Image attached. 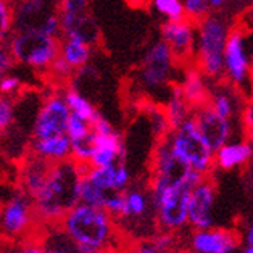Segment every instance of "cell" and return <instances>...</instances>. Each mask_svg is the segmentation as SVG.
Returning a JSON list of instances; mask_svg holds the SVG:
<instances>
[{
	"instance_id": "cell-1",
	"label": "cell",
	"mask_w": 253,
	"mask_h": 253,
	"mask_svg": "<svg viewBox=\"0 0 253 253\" xmlns=\"http://www.w3.org/2000/svg\"><path fill=\"white\" fill-rule=\"evenodd\" d=\"M86 164L73 159L51 164V169L34 199L37 218L43 227L60 224L67 214L81 204V185L88 170Z\"/></svg>"
},
{
	"instance_id": "cell-2",
	"label": "cell",
	"mask_w": 253,
	"mask_h": 253,
	"mask_svg": "<svg viewBox=\"0 0 253 253\" xmlns=\"http://www.w3.org/2000/svg\"><path fill=\"white\" fill-rule=\"evenodd\" d=\"M57 225L79 253H113L121 244L116 219L102 207L81 202Z\"/></svg>"
},
{
	"instance_id": "cell-3",
	"label": "cell",
	"mask_w": 253,
	"mask_h": 253,
	"mask_svg": "<svg viewBox=\"0 0 253 253\" xmlns=\"http://www.w3.org/2000/svg\"><path fill=\"white\" fill-rule=\"evenodd\" d=\"M232 30L229 20L213 11L196 23L195 65L209 81L224 78V51Z\"/></svg>"
},
{
	"instance_id": "cell-4",
	"label": "cell",
	"mask_w": 253,
	"mask_h": 253,
	"mask_svg": "<svg viewBox=\"0 0 253 253\" xmlns=\"http://www.w3.org/2000/svg\"><path fill=\"white\" fill-rule=\"evenodd\" d=\"M6 48L19 63L48 73L60 54V39L43 34L39 28L16 30L6 39Z\"/></svg>"
},
{
	"instance_id": "cell-5",
	"label": "cell",
	"mask_w": 253,
	"mask_h": 253,
	"mask_svg": "<svg viewBox=\"0 0 253 253\" xmlns=\"http://www.w3.org/2000/svg\"><path fill=\"white\" fill-rule=\"evenodd\" d=\"M2 235L6 243H23L31 238H39L37 230L43 229L34 206V199L17 188L2 206Z\"/></svg>"
},
{
	"instance_id": "cell-6",
	"label": "cell",
	"mask_w": 253,
	"mask_h": 253,
	"mask_svg": "<svg viewBox=\"0 0 253 253\" xmlns=\"http://www.w3.org/2000/svg\"><path fill=\"white\" fill-rule=\"evenodd\" d=\"M171 150L187 166L202 176H210L214 169V151L202 137L193 118L173 128L169 136Z\"/></svg>"
},
{
	"instance_id": "cell-7",
	"label": "cell",
	"mask_w": 253,
	"mask_h": 253,
	"mask_svg": "<svg viewBox=\"0 0 253 253\" xmlns=\"http://www.w3.org/2000/svg\"><path fill=\"white\" fill-rule=\"evenodd\" d=\"M202 178H206V176L192 170L182 159L174 155L167 136L164 139H159L153 151V159H151V193L187 184L196 185Z\"/></svg>"
},
{
	"instance_id": "cell-8",
	"label": "cell",
	"mask_w": 253,
	"mask_h": 253,
	"mask_svg": "<svg viewBox=\"0 0 253 253\" xmlns=\"http://www.w3.org/2000/svg\"><path fill=\"white\" fill-rule=\"evenodd\" d=\"M195 185H179L151 193L161 232L174 233L188 224V202Z\"/></svg>"
},
{
	"instance_id": "cell-9",
	"label": "cell",
	"mask_w": 253,
	"mask_h": 253,
	"mask_svg": "<svg viewBox=\"0 0 253 253\" xmlns=\"http://www.w3.org/2000/svg\"><path fill=\"white\" fill-rule=\"evenodd\" d=\"M178 68L169 45L159 41L144 54L139 65V81L148 91H159L171 84L173 71Z\"/></svg>"
},
{
	"instance_id": "cell-10",
	"label": "cell",
	"mask_w": 253,
	"mask_h": 253,
	"mask_svg": "<svg viewBox=\"0 0 253 253\" xmlns=\"http://www.w3.org/2000/svg\"><path fill=\"white\" fill-rule=\"evenodd\" d=\"M71 110L63 93H53L42 102L33 125L31 139H49L67 134Z\"/></svg>"
},
{
	"instance_id": "cell-11",
	"label": "cell",
	"mask_w": 253,
	"mask_h": 253,
	"mask_svg": "<svg viewBox=\"0 0 253 253\" xmlns=\"http://www.w3.org/2000/svg\"><path fill=\"white\" fill-rule=\"evenodd\" d=\"M162 41L171 49L178 67H187L195 63L196 53V23L190 19L178 22H166L161 27Z\"/></svg>"
},
{
	"instance_id": "cell-12",
	"label": "cell",
	"mask_w": 253,
	"mask_h": 253,
	"mask_svg": "<svg viewBox=\"0 0 253 253\" xmlns=\"http://www.w3.org/2000/svg\"><path fill=\"white\" fill-rule=\"evenodd\" d=\"M250 59L246 49L243 28H233L224 51V78L230 85L241 88L250 79Z\"/></svg>"
},
{
	"instance_id": "cell-13",
	"label": "cell",
	"mask_w": 253,
	"mask_h": 253,
	"mask_svg": "<svg viewBox=\"0 0 253 253\" xmlns=\"http://www.w3.org/2000/svg\"><path fill=\"white\" fill-rule=\"evenodd\" d=\"M214 199H216V187L211 176H206L193 187L188 202V225L193 230L209 229L213 225Z\"/></svg>"
},
{
	"instance_id": "cell-14",
	"label": "cell",
	"mask_w": 253,
	"mask_h": 253,
	"mask_svg": "<svg viewBox=\"0 0 253 253\" xmlns=\"http://www.w3.org/2000/svg\"><path fill=\"white\" fill-rule=\"evenodd\" d=\"M192 118L195 119L202 137L206 139V142L214 153H216L222 145L230 142L232 134H233L232 121L218 115L209 104L195 108Z\"/></svg>"
},
{
	"instance_id": "cell-15",
	"label": "cell",
	"mask_w": 253,
	"mask_h": 253,
	"mask_svg": "<svg viewBox=\"0 0 253 253\" xmlns=\"http://www.w3.org/2000/svg\"><path fill=\"white\" fill-rule=\"evenodd\" d=\"M239 244V235L225 227H209L193 230L190 235V250L196 253H233Z\"/></svg>"
},
{
	"instance_id": "cell-16",
	"label": "cell",
	"mask_w": 253,
	"mask_h": 253,
	"mask_svg": "<svg viewBox=\"0 0 253 253\" xmlns=\"http://www.w3.org/2000/svg\"><path fill=\"white\" fill-rule=\"evenodd\" d=\"M94 151L90 159V167H108L119 162H125V145L122 136L113 130L110 133L93 131Z\"/></svg>"
},
{
	"instance_id": "cell-17",
	"label": "cell",
	"mask_w": 253,
	"mask_h": 253,
	"mask_svg": "<svg viewBox=\"0 0 253 253\" xmlns=\"http://www.w3.org/2000/svg\"><path fill=\"white\" fill-rule=\"evenodd\" d=\"M85 176L96 187L107 193H122L128 190L131 176L125 162L115 164L108 167H88Z\"/></svg>"
},
{
	"instance_id": "cell-18",
	"label": "cell",
	"mask_w": 253,
	"mask_h": 253,
	"mask_svg": "<svg viewBox=\"0 0 253 253\" xmlns=\"http://www.w3.org/2000/svg\"><path fill=\"white\" fill-rule=\"evenodd\" d=\"M49 169H51V162L30 153V156L22 164L19 173V188L31 198H34L45 184Z\"/></svg>"
},
{
	"instance_id": "cell-19",
	"label": "cell",
	"mask_w": 253,
	"mask_h": 253,
	"mask_svg": "<svg viewBox=\"0 0 253 253\" xmlns=\"http://www.w3.org/2000/svg\"><path fill=\"white\" fill-rule=\"evenodd\" d=\"M207 81L209 79L201 73V70L195 63H190V65L184 67L181 88H182V93L187 99V102L193 110L209 104L211 88L209 86Z\"/></svg>"
},
{
	"instance_id": "cell-20",
	"label": "cell",
	"mask_w": 253,
	"mask_h": 253,
	"mask_svg": "<svg viewBox=\"0 0 253 253\" xmlns=\"http://www.w3.org/2000/svg\"><path fill=\"white\" fill-rule=\"evenodd\" d=\"M60 22L63 39L81 41L88 45H94L99 42V28L88 12L81 16H60Z\"/></svg>"
},
{
	"instance_id": "cell-21",
	"label": "cell",
	"mask_w": 253,
	"mask_h": 253,
	"mask_svg": "<svg viewBox=\"0 0 253 253\" xmlns=\"http://www.w3.org/2000/svg\"><path fill=\"white\" fill-rule=\"evenodd\" d=\"M71 144L73 142L68 134L49 139H31L30 153L51 164H56L71 159Z\"/></svg>"
},
{
	"instance_id": "cell-22",
	"label": "cell",
	"mask_w": 253,
	"mask_h": 253,
	"mask_svg": "<svg viewBox=\"0 0 253 253\" xmlns=\"http://www.w3.org/2000/svg\"><path fill=\"white\" fill-rule=\"evenodd\" d=\"M253 158V144L247 141L227 142L214 153V167L221 170H235L243 167Z\"/></svg>"
},
{
	"instance_id": "cell-23",
	"label": "cell",
	"mask_w": 253,
	"mask_h": 253,
	"mask_svg": "<svg viewBox=\"0 0 253 253\" xmlns=\"http://www.w3.org/2000/svg\"><path fill=\"white\" fill-rule=\"evenodd\" d=\"M238 88L230 85V84H222L216 85L210 90V97H209V105L221 115L225 119L233 121V118L238 113V100L239 96L236 93Z\"/></svg>"
},
{
	"instance_id": "cell-24",
	"label": "cell",
	"mask_w": 253,
	"mask_h": 253,
	"mask_svg": "<svg viewBox=\"0 0 253 253\" xmlns=\"http://www.w3.org/2000/svg\"><path fill=\"white\" fill-rule=\"evenodd\" d=\"M164 111H166V116L170 122L171 130L176 128V126H179L181 124H184L188 118H192L193 108L187 102V99L182 93L181 84H171Z\"/></svg>"
},
{
	"instance_id": "cell-25",
	"label": "cell",
	"mask_w": 253,
	"mask_h": 253,
	"mask_svg": "<svg viewBox=\"0 0 253 253\" xmlns=\"http://www.w3.org/2000/svg\"><path fill=\"white\" fill-rule=\"evenodd\" d=\"M60 56L74 70H81L88 65V60L91 57V45L74 39H63L60 41Z\"/></svg>"
},
{
	"instance_id": "cell-26",
	"label": "cell",
	"mask_w": 253,
	"mask_h": 253,
	"mask_svg": "<svg viewBox=\"0 0 253 253\" xmlns=\"http://www.w3.org/2000/svg\"><path fill=\"white\" fill-rule=\"evenodd\" d=\"M63 96H65L67 104H68L71 113H74V115H78L90 122H93L96 119V116L99 115L94 105L85 96H82L79 93V90H76L74 86H68L67 90L63 91Z\"/></svg>"
},
{
	"instance_id": "cell-27",
	"label": "cell",
	"mask_w": 253,
	"mask_h": 253,
	"mask_svg": "<svg viewBox=\"0 0 253 253\" xmlns=\"http://www.w3.org/2000/svg\"><path fill=\"white\" fill-rule=\"evenodd\" d=\"M125 214L124 219L128 218H142L150 209V202L145 193L136 188L125 190Z\"/></svg>"
},
{
	"instance_id": "cell-28",
	"label": "cell",
	"mask_w": 253,
	"mask_h": 253,
	"mask_svg": "<svg viewBox=\"0 0 253 253\" xmlns=\"http://www.w3.org/2000/svg\"><path fill=\"white\" fill-rule=\"evenodd\" d=\"M133 253H173V236L171 233L161 232L150 241L136 244Z\"/></svg>"
},
{
	"instance_id": "cell-29",
	"label": "cell",
	"mask_w": 253,
	"mask_h": 253,
	"mask_svg": "<svg viewBox=\"0 0 253 253\" xmlns=\"http://www.w3.org/2000/svg\"><path fill=\"white\" fill-rule=\"evenodd\" d=\"M150 3L169 22H178L187 19L182 0H150Z\"/></svg>"
},
{
	"instance_id": "cell-30",
	"label": "cell",
	"mask_w": 253,
	"mask_h": 253,
	"mask_svg": "<svg viewBox=\"0 0 253 253\" xmlns=\"http://www.w3.org/2000/svg\"><path fill=\"white\" fill-rule=\"evenodd\" d=\"M107 192L96 187L90 179L84 174L82 185H81V202L86 206H94V207H104V202L107 198Z\"/></svg>"
},
{
	"instance_id": "cell-31",
	"label": "cell",
	"mask_w": 253,
	"mask_h": 253,
	"mask_svg": "<svg viewBox=\"0 0 253 253\" xmlns=\"http://www.w3.org/2000/svg\"><path fill=\"white\" fill-rule=\"evenodd\" d=\"M67 134L70 136L71 141H79V139H85L93 134V125L90 121H86L78 115L71 113L70 121H68V128Z\"/></svg>"
},
{
	"instance_id": "cell-32",
	"label": "cell",
	"mask_w": 253,
	"mask_h": 253,
	"mask_svg": "<svg viewBox=\"0 0 253 253\" xmlns=\"http://www.w3.org/2000/svg\"><path fill=\"white\" fill-rule=\"evenodd\" d=\"M71 159L79 164H90L93 156L94 145H93V134L79 141H71Z\"/></svg>"
},
{
	"instance_id": "cell-33",
	"label": "cell",
	"mask_w": 253,
	"mask_h": 253,
	"mask_svg": "<svg viewBox=\"0 0 253 253\" xmlns=\"http://www.w3.org/2000/svg\"><path fill=\"white\" fill-rule=\"evenodd\" d=\"M182 2L185 6L187 19L193 20L195 23H198L211 12L210 0H182Z\"/></svg>"
},
{
	"instance_id": "cell-34",
	"label": "cell",
	"mask_w": 253,
	"mask_h": 253,
	"mask_svg": "<svg viewBox=\"0 0 253 253\" xmlns=\"http://www.w3.org/2000/svg\"><path fill=\"white\" fill-rule=\"evenodd\" d=\"M11 0H0V39L6 41L12 34V23H14V9L11 8Z\"/></svg>"
},
{
	"instance_id": "cell-35",
	"label": "cell",
	"mask_w": 253,
	"mask_h": 253,
	"mask_svg": "<svg viewBox=\"0 0 253 253\" xmlns=\"http://www.w3.org/2000/svg\"><path fill=\"white\" fill-rule=\"evenodd\" d=\"M125 192L122 193H108L104 202V207L116 221L124 219L125 214Z\"/></svg>"
},
{
	"instance_id": "cell-36",
	"label": "cell",
	"mask_w": 253,
	"mask_h": 253,
	"mask_svg": "<svg viewBox=\"0 0 253 253\" xmlns=\"http://www.w3.org/2000/svg\"><path fill=\"white\" fill-rule=\"evenodd\" d=\"M90 0H57L59 16H81L88 12Z\"/></svg>"
},
{
	"instance_id": "cell-37",
	"label": "cell",
	"mask_w": 253,
	"mask_h": 253,
	"mask_svg": "<svg viewBox=\"0 0 253 253\" xmlns=\"http://www.w3.org/2000/svg\"><path fill=\"white\" fill-rule=\"evenodd\" d=\"M76 70L70 65V63L63 59L60 54L59 57L53 62V65L49 67L48 70V74H51L53 76V79L56 82H67L68 79H71V76Z\"/></svg>"
},
{
	"instance_id": "cell-38",
	"label": "cell",
	"mask_w": 253,
	"mask_h": 253,
	"mask_svg": "<svg viewBox=\"0 0 253 253\" xmlns=\"http://www.w3.org/2000/svg\"><path fill=\"white\" fill-rule=\"evenodd\" d=\"M39 30L49 37H57V39H60L62 37V22H60L59 12L49 11L46 14V17L42 20Z\"/></svg>"
},
{
	"instance_id": "cell-39",
	"label": "cell",
	"mask_w": 253,
	"mask_h": 253,
	"mask_svg": "<svg viewBox=\"0 0 253 253\" xmlns=\"http://www.w3.org/2000/svg\"><path fill=\"white\" fill-rule=\"evenodd\" d=\"M12 121H14V107H12L9 96H2L0 99V130L5 133Z\"/></svg>"
},
{
	"instance_id": "cell-40",
	"label": "cell",
	"mask_w": 253,
	"mask_h": 253,
	"mask_svg": "<svg viewBox=\"0 0 253 253\" xmlns=\"http://www.w3.org/2000/svg\"><path fill=\"white\" fill-rule=\"evenodd\" d=\"M22 86V82L14 74H5L0 79V93L3 96H12L16 94Z\"/></svg>"
},
{
	"instance_id": "cell-41",
	"label": "cell",
	"mask_w": 253,
	"mask_h": 253,
	"mask_svg": "<svg viewBox=\"0 0 253 253\" xmlns=\"http://www.w3.org/2000/svg\"><path fill=\"white\" fill-rule=\"evenodd\" d=\"M16 57L12 56V53L9 51L8 48H2V51H0V74L5 76V74H9V71L14 68L16 65Z\"/></svg>"
},
{
	"instance_id": "cell-42",
	"label": "cell",
	"mask_w": 253,
	"mask_h": 253,
	"mask_svg": "<svg viewBox=\"0 0 253 253\" xmlns=\"http://www.w3.org/2000/svg\"><path fill=\"white\" fill-rule=\"evenodd\" d=\"M43 243V241H42ZM45 249H46V253H79L78 249L74 247V244L71 243V239L67 236L65 243H54V244H46L43 243Z\"/></svg>"
},
{
	"instance_id": "cell-43",
	"label": "cell",
	"mask_w": 253,
	"mask_h": 253,
	"mask_svg": "<svg viewBox=\"0 0 253 253\" xmlns=\"http://www.w3.org/2000/svg\"><path fill=\"white\" fill-rule=\"evenodd\" d=\"M20 247H22V253H46L42 238H31L28 241L20 243Z\"/></svg>"
},
{
	"instance_id": "cell-44",
	"label": "cell",
	"mask_w": 253,
	"mask_h": 253,
	"mask_svg": "<svg viewBox=\"0 0 253 253\" xmlns=\"http://www.w3.org/2000/svg\"><path fill=\"white\" fill-rule=\"evenodd\" d=\"M3 253H22L20 243H6L3 247Z\"/></svg>"
},
{
	"instance_id": "cell-45",
	"label": "cell",
	"mask_w": 253,
	"mask_h": 253,
	"mask_svg": "<svg viewBox=\"0 0 253 253\" xmlns=\"http://www.w3.org/2000/svg\"><path fill=\"white\" fill-rule=\"evenodd\" d=\"M244 241H246L247 247H253V222L247 227L246 235H244Z\"/></svg>"
},
{
	"instance_id": "cell-46",
	"label": "cell",
	"mask_w": 253,
	"mask_h": 253,
	"mask_svg": "<svg viewBox=\"0 0 253 253\" xmlns=\"http://www.w3.org/2000/svg\"><path fill=\"white\" fill-rule=\"evenodd\" d=\"M227 3V0H210V6H211V11H218L221 8H224Z\"/></svg>"
},
{
	"instance_id": "cell-47",
	"label": "cell",
	"mask_w": 253,
	"mask_h": 253,
	"mask_svg": "<svg viewBox=\"0 0 253 253\" xmlns=\"http://www.w3.org/2000/svg\"><path fill=\"white\" fill-rule=\"evenodd\" d=\"M244 19L249 20V22H247L249 28H253V8H250V9L246 12V14H244Z\"/></svg>"
},
{
	"instance_id": "cell-48",
	"label": "cell",
	"mask_w": 253,
	"mask_h": 253,
	"mask_svg": "<svg viewBox=\"0 0 253 253\" xmlns=\"http://www.w3.org/2000/svg\"><path fill=\"white\" fill-rule=\"evenodd\" d=\"M27 2L34 3V5H39V6H46V8H48V5L51 3V0H27Z\"/></svg>"
},
{
	"instance_id": "cell-49",
	"label": "cell",
	"mask_w": 253,
	"mask_h": 253,
	"mask_svg": "<svg viewBox=\"0 0 253 253\" xmlns=\"http://www.w3.org/2000/svg\"><path fill=\"white\" fill-rule=\"evenodd\" d=\"M130 3H133V5H136V6H142V5H145L147 2H150V0H128Z\"/></svg>"
},
{
	"instance_id": "cell-50",
	"label": "cell",
	"mask_w": 253,
	"mask_h": 253,
	"mask_svg": "<svg viewBox=\"0 0 253 253\" xmlns=\"http://www.w3.org/2000/svg\"><path fill=\"white\" fill-rule=\"evenodd\" d=\"M250 100H252V104H253V79H252V88H250Z\"/></svg>"
},
{
	"instance_id": "cell-51",
	"label": "cell",
	"mask_w": 253,
	"mask_h": 253,
	"mask_svg": "<svg viewBox=\"0 0 253 253\" xmlns=\"http://www.w3.org/2000/svg\"><path fill=\"white\" fill-rule=\"evenodd\" d=\"M244 253H253V247H246Z\"/></svg>"
},
{
	"instance_id": "cell-52",
	"label": "cell",
	"mask_w": 253,
	"mask_h": 253,
	"mask_svg": "<svg viewBox=\"0 0 253 253\" xmlns=\"http://www.w3.org/2000/svg\"><path fill=\"white\" fill-rule=\"evenodd\" d=\"M185 253H196V252H192V250H190V252H185Z\"/></svg>"
}]
</instances>
